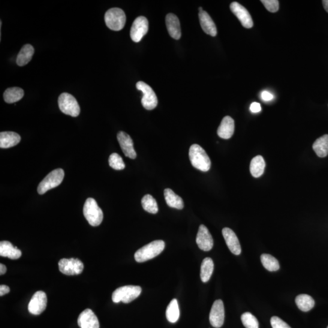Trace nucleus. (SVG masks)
<instances>
[{"label": "nucleus", "instance_id": "1", "mask_svg": "<svg viewBox=\"0 0 328 328\" xmlns=\"http://www.w3.org/2000/svg\"><path fill=\"white\" fill-rule=\"evenodd\" d=\"M189 158L191 164L198 170L206 172L211 167V161L202 147L194 144L189 150Z\"/></svg>", "mask_w": 328, "mask_h": 328}, {"label": "nucleus", "instance_id": "2", "mask_svg": "<svg viewBox=\"0 0 328 328\" xmlns=\"http://www.w3.org/2000/svg\"><path fill=\"white\" fill-rule=\"evenodd\" d=\"M165 243L162 240H156L143 247L135 253L134 258L138 263H143L157 257L164 251Z\"/></svg>", "mask_w": 328, "mask_h": 328}, {"label": "nucleus", "instance_id": "3", "mask_svg": "<svg viewBox=\"0 0 328 328\" xmlns=\"http://www.w3.org/2000/svg\"><path fill=\"white\" fill-rule=\"evenodd\" d=\"M83 215L89 224L93 227L98 226L103 221V212L96 200L91 198H88L84 204Z\"/></svg>", "mask_w": 328, "mask_h": 328}, {"label": "nucleus", "instance_id": "4", "mask_svg": "<svg viewBox=\"0 0 328 328\" xmlns=\"http://www.w3.org/2000/svg\"><path fill=\"white\" fill-rule=\"evenodd\" d=\"M142 289L138 286H125V287L117 288L114 291L112 295V300L114 303L122 302L129 303L137 299L140 296Z\"/></svg>", "mask_w": 328, "mask_h": 328}, {"label": "nucleus", "instance_id": "5", "mask_svg": "<svg viewBox=\"0 0 328 328\" xmlns=\"http://www.w3.org/2000/svg\"><path fill=\"white\" fill-rule=\"evenodd\" d=\"M105 22L108 28L119 31L123 28L126 23V16L121 9L114 8L108 10L105 15Z\"/></svg>", "mask_w": 328, "mask_h": 328}, {"label": "nucleus", "instance_id": "6", "mask_svg": "<svg viewBox=\"0 0 328 328\" xmlns=\"http://www.w3.org/2000/svg\"><path fill=\"white\" fill-rule=\"evenodd\" d=\"M64 176V171L61 168L51 171L38 185L37 189L38 194H44L50 190L59 186L62 182Z\"/></svg>", "mask_w": 328, "mask_h": 328}, {"label": "nucleus", "instance_id": "7", "mask_svg": "<svg viewBox=\"0 0 328 328\" xmlns=\"http://www.w3.org/2000/svg\"><path fill=\"white\" fill-rule=\"evenodd\" d=\"M58 104L60 110L67 115L72 117H77L79 115V105L73 96L67 92L62 93L59 96Z\"/></svg>", "mask_w": 328, "mask_h": 328}, {"label": "nucleus", "instance_id": "8", "mask_svg": "<svg viewBox=\"0 0 328 328\" xmlns=\"http://www.w3.org/2000/svg\"><path fill=\"white\" fill-rule=\"evenodd\" d=\"M136 88L143 92V106L147 110H152L157 107L158 98L155 92L149 85L144 82H138Z\"/></svg>", "mask_w": 328, "mask_h": 328}, {"label": "nucleus", "instance_id": "9", "mask_svg": "<svg viewBox=\"0 0 328 328\" xmlns=\"http://www.w3.org/2000/svg\"><path fill=\"white\" fill-rule=\"evenodd\" d=\"M60 271L67 275H77L82 272L84 265L77 258H63L59 262Z\"/></svg>", "mask_w": 328, "mask_h": 328}, {"label": "nucleus", "instance_id": "10", "mask_svg": "<svg viewBox=\"0 0 328 328\" xmlns=\"http://www.w3.org/2000/svg\"><path fill=\"white\" fill-rule=\"evenodd\" d=\"M149 31L148 20L145 17H138L134 21L130 31V37L134 42L140 41Z\"/></svg>", "mask_w": 328, "mask_h": 328}, {"label": "nucleus", "instance_id": "11", "mask_svg": "<svg viewBox=\"0 0 328 328\" xmlns=\"http://www.w3.org/2000/svg\"><path fill=\"white\" fill-rule=\"evenodd\" d=\"M225 317L224 303L221 300H216L213 303L210 312V323L213 327H221L224 324Z\"/></svg>", "mask_w": 328, "mask_h": 328}, {"label": "nucleus", "instance_id": "12", "mask_svg": "<svg viewBox=\"0 0 328 328\" xmlns=\"http://www.w3.org/2000/svg\"><path fill=\"white\" fill-rule=\"evenodd\" d=\"M46 294L43 291H37L30 301L28 305L29 312L33 315H40L46 308Z\"/></svg>", "mask_w": 328, "mask_h": 328}, {"label": "nucleus", "instance_id": "13", "mask_svg": "<svg viewBox=\"0 0 328 328\" xmlns=\"http://www.w3.org/2000/svg\"><path fill=\"white\" fill-rule=\"evenodd\" d=\"M230 10L240 20L241 23L245 28H252L254 26V22L251 14L248 10L238 2L231 3L230 6Z\"/></svg>", "mask_w": 328, "mask_h": 328}, {"label": "nucleus", "instance_id": "14", "mask_svg": "<svg viewBox=\"0 0 328 328\" xmlns=\"http://www.w3.org/2000/svg\"><path fill=\"white\" fill-rule=\"evenodd\" d=\"M197 243L199 248L203 251H210L213 248V240L208 228L201 225L197 237Z\"/></svg>", "mask_w": 328, "mask_h": 328}, {"label": "nucleus", "instance_id": "15", "mask_svg": "<svg viewBox=\"0 0 328 328\" xmlns=\"http://www.w3.org/2000/svg\"><path fill=\"white\" fill-rule=\"evenodd\" d=\"M117 140L121 147L122 152L126 157L134 159L136 158V153L135 152L133 141L128 134L123 131H120L117 134Z\"/></svg>", "mask_w": 328, "mask_h": 328}, {"label": "nucleus", "instance_id": "16", "mask_svg": "<svg viewBox=\"0 0 328 328\" xmlns=\"http://www.w3.org/2000/svg\"><path fill=\"white\" fill-rule=\"evenodd\" d=\"M80 328H99L100 324L97 316L92 310L86 309L81 313L77 320Z\"/></svg>", "mask_w": 328, "mask_h": 328}, {"label": "nucleus", "instance_id": "17", "mask_svg": "<svg viewBox=\"0 0 328 328\" xmlns=\"http://www.w3.org/2000/svg\"><path fill=\"white\" fill-rule=\"evenodd\" d=\"M222 236L230 252L234 255H239L242 252L240 243L234 231L228 227H225L222 231Z\"/></svg>", "mask_w": 328, "mask_h": 328}, {"label": "nucleus", "instance_id": "18", "mask_svg": "<svg viewBox=\"0 0 328 328\" xmlns=\"http://www.w3.org/2000/svg\"><path fill=\"white\" fill-rule=\"evenodd\" d=\"M235 130L234 120L230 116H225L222 120L217 133L222 139H228L233 136Z\"/></svg>", "mask_w": 328, "mask_h": 328}, {"label": "nucleus", "instance_id": "19", "mask_svg": "<svg viewBox=\"0 0 328 328\" xmlns=\"http://www.w3.org/2000/svg\"><path fill=\"white\" fill-rule=\"evenodd\" d=\"M167 28L171 37L179 40L181 37V29L178 18L173 14H168L165 19Z\"/></svg>", "mask_w": 328, "mask_h": 328}, {"label": "nucleus", "instance_id": "20", "mask_svg": "<svg viewBox=\"0 0 328 328\" xmlns=\"http://www.w3.org/2000/svg\"><path fill=\"white\" fill-rule=\"evenodd\" d=\"M200 22L204 32L207 34L215 37L217 35V29L214 22L206 11L199 12Z\"/></svg>", "mask_w": 328, "mask_h": 328}, {"label": "nucleus", "instance_id": "21", "mask_svg": "<svg viewBox=\"0 0 328 328\" xmlns=\"http://www.w3.org/2000/svg\"><path fill=\"white\" fill-rule=\"evenodd\" d=\"M21 137L19 134L12 131L2 132L0 133V148L9 149L19 144Z\"/></svg>", "mask_w": 328, "mask_h": 328}, {"label": "nucleus", "instance_id": "22", "mask_svg": "<svg viewBox=\"0 0 328 328\" xmlns=\"http://www.w3.org/2000/svg\"><path fill=\"white\" fill-rule=\"evenodd\" d=\"M22 252L18 249L17 247H14L13 245L7 241H4L0 243V256L4 257H8L12 260H17L22 256Z\"/></svg>", "mask_w": 328, "mask_h": 328}, {"label": "nucleus", "instance_id": "23", "mask_svg": "<svg viewBox=\"0 0 328 328\" xmlns=\"http://www.w3.org/2000/svg\"><path fill=\"white\" fill-rule=\"evenodd\" d=\"M34 54V48L31 44L24 45L18 54L17 64L19 67H23L31 61Z\"/></svg>", "mask_w": 328, "mask_h": 328}, {"label": "nucleus", "instance_id": "24", "mask_svg": "<svg viewBox=\"0 0 328 328\" xmlns=\"http://www.w3.org/2000/svg\"><path fill=\"white\" fill-rule=\"evenodd\" d=\"M164 197L167 205L171 208L181 210L183 208V202L179 196L175 194L172 190L166 189L164 191Z\"/></svg>", "mask_w": 328, "mask_h": 328}, {"label": "nucleus", "instance_id": "25", "mask_svg": "<svg viewBox=\"0 0 328 328\" xmlns=\"http://www.w3.org/2000/svg\"><path fill=\"white\" fill-rule=\"evenodd\" d=\"M312 148L318 157H326L328 155V134H324L316 140Z\"/></svg>", "mask_w": 328, "mask_h": 328}, {"label": "nucleus", "instance_id": "26", "mask_svg": "<svg viewBox=\"0 0 328 328\" xmlns=\"http://www.w3.org/2000/svg\"><path fill=\"white\" fill-rule=\"evenodd\" d=\"M266 167L265 161L261 156H257L252 159L250 165V171L254 177H260L263 174Z\"/></svg>", "mask_w": 328, "mask_h": 328}, {"label": "nucleus", "instance_id": "27", "mask_svg": "<svg viewBox=\"0 0 328 328\" xmlns=\"http://www.w3.org/2000/svg\"><path fill=\"white\" fill-rule=\"evenodd\" d=\"M214 269V263L212 258L207 257L204 259L201 264V279L204 283L209 281Z\"/></svg>", "mask_w": 328, "mask_h": 328}, {"label": "nucleus", "instance_id": "28", "mask_svg": "<svg viewBox=\"0 0 328 328\" xmlns=\"http://www.w3.org/2000/svg\"><path fill=\"white\" fill-rule=\"evenodd\" d=\"M296 303L301 311L308 312L314 308L315 301L309 295L300 294L296 297Z\"/></svg>", "mask_w": 328, "mask_h": 328}, {"label": "nucleus", "instance_id": "29", "mask_svg": "<svg viewBox=\"0 0 328 328\" xmlns=\"http://www.w3.org/2000/svg\"><path fill=\"white\" fill-rule=\"evenodd\" d=\"M24 91L19 87L8 88L4 92V100L8 104L16 103L23 98Z\"/></svg>", "mask_w": 328, "mask_h": 328}, {"label": "nucleus", "instance_id": "30", "mask_svg": "<svg viewBox=\"0 0 328 328\" xmlns=\"http://www.w3.org/2000/svg\"><path fill=\"white\" fill-rule=\"evenodd\" d=\"M179 308L178 303L176 299H174L171 301L168 305L166 311V317L170 323H176L179 318Z\"/></svg>", "mask_w": 328, "mask_h": 328}, {"label": "nucleus", "instance_id": "31", "mask_svg": "<svg viewBox=\"0 0 328 328\" xmlns=\"http://www.w3.org/2000/svg\"><path fill=\"white\" fill-rule=\"evenodd\" d=\"M261 261L264 268L270 272L277 271L279 269L278 261L269 254H263L261 256Z\"/></svg>", "mask_w": 328, "mask_h": 328}, {"label": "nucleus", "instance_id": "32", "mask_svg": "<svg viewBox=\"0 0 328 328\" xmlns=\"http://www.w3.org/2000/svg\"><path fill=\"white\" fill-rule=\"evenodd\" d=\"M141 202H142L143 209L147 212L152 213V214H156L158 213L159 209L157 202L152 195L144 196Z\"/></svg>", "mask_w": 328, "mask_h": 328}, {"label": "nucleus", "instance_id": "33", "mask_svg": "<svg viewBox=\"0 0 328 328\" xmlns=\"http://www.w3.org/2000/svg\"><path fill=\"white\" fill-rule=\"evenodd\" d=\"M242 321L246 328H259L258 320L251 313H244L242 315Z\"/></svg>", "mask_w": 328, "mask_h": 328}, {"label": "nucleus", "instance_id": "34", "mask_svg": "<svg viewBox=\"0 0 328 328\" xmlns=\"http://www.w3.org/2000/svg\"><path fill=\"white\" fill-rule=\"evenodd\" d=\"M109 164L111 168L116 170L124 169L125 165L124 162L120 155L117 153H113L109 158Z\"/></svg>", "mask_w": 328, "mask_h": 328}, {"label": "nucleus", "instance_id": "35", "mask_svg": "<svg viewBox=\"0 0 328 328\" xmlns=\"http://www.w3.org/2000/svg\"><path fill=\"white\" fill-rule=\"evenodd\" d=\"M261 2L270 13H274L279 10V2L278 0H261Z\"/></svg>", "mask_w": 328, "mask_h": 328}, {"label": "nucleus", "instance_id": "36", "mask_svg": "<svg viewBox=\"0 0 328 328\" xmlns=\"http://www.w3.org/2000/svg\"><path fill=\"white\" fill-rule=\"evenodd\" d=\"M270 324L272 328H291L286 322L276 316H273L270 319Z\"/></svg>", "mask_w": 328, "mask_h": 328}, {"label": "nucleus", "instance_id": "37", "mask_svg": "<svg viewBox=\"0 0 328 328\" xmlns=\"http://www.w3.org/2000/svg\"><path fill=\"white\" fill-rule=\"evenodd\" d=\"M261 97L264 101L269 102L272 100L273 96L269 91H264L261 92Z\"/></svg>", "mask_w": 328, "mask_h": 328}, {"label": "nucleus", "instance_id": "38", "mask_svg": "<svg viewBox=\"0 0 328 328\" xmlns=\"http://www.w3.org/2000/svg\"><path fill=\"white\" fill-rule=\"evenodd\" d=\"M250 110L252 113H257L260 112L261 111V107L260 104L257 102H253L250 107Z\"/></svg>", "mask_w": 328, "mask_h": 328}, {"label": "nucleus", "instance_id": "39", "mask_svg": "<svg viewBox=\"0 0 328 328\" xmlns=\"http://www.w3.org/2000/svg\"><path fill=\"white\" fill-rule=\"evenodd\" d=\"M10 292V289L6 285L0 286V296L2 297L8 294Z\"/></svg>", "mask_w": 328, "mask_h": 328}, {"label": "nucleus", "instance_id": "40", "mask_svg": "<svg viewBox=\"0 0 328 328\" xmlns=\"http://www.w3.org/2000/svg\"><path fill=\"white\" fill-rule=\"evenodd\" d=\"M7 271V267L4 264H0V275H4Z\"/></svg>", "mask_w": 328, "mask_h": 328}, {"label": "nucleus", "instance_id": "41", "mask_svg": "<svg viewBox=\"0 0 328 328\" xmlns=\"http://www.w3.org/2000/svg\"><path fill=\"white\" fill-rule=\"evenodd\" d=\"M322 3H323L325 11H326L328 13V0H323V1H322Z\"/></svg>", "mask_w": 328, "mask_h": 328}, {"label": "nucleus", "instance_id": "42", "mask_svg": "<svg viewBox=\"0 0 328 328\" xmlns=\"http://www.w3.org/2000/svg\"><path fill=\"white\" fill-rule=\"evenodd\" d=\"M203 11V8H199V12H202Z\"/></svg>", "mask_w": 328, "mask_h": 328}, {"label": "nucleus", "instance_id": "43", "mask_svg": "<svg viewBox=\"0 0 328 328\" xmlns=\"http://www.w3.org/2000/svg\"><path fill=\"white\" fill-rule=\"evenodd\" d=\"M327 328H328V326H327Z\"/></svg>", "mask_w": 328, "mask_h": 328}]
</instances>
